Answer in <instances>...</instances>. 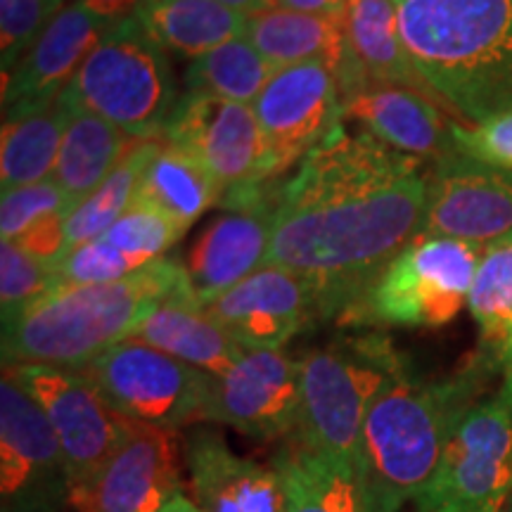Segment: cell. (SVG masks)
<instances>
[{"mask_svg": "<svg viewBox=\"0 0 512 512\" xmlns=\"http://www.w3.org/2000/svg\"><path fill=\"white\" fill-rule=\"evenodd\" d=\"M422 164L339 121L280 185L266 264L304 278L320 316H342L420 235L430 192Z\"/></svg>", "mask_w": 512, "mask_h": 512, "instance_id": "6da1fadb", "label": "cell"}, {"mask_svg": "<svg viewBox=\"0 0 512 512\" xmlns=\"http://www.w3.org/2000/svg\"><path fill=\"white\" fill-rule=\"evenodd\" d=\"M415 72L460 124L512 112V0H394Z\"/></svg>", "mask_w": 512, "mask_h": 512, "instance_id": "7a4b0ae2", "label": "cell"}, {"mask_svg": "<svg viewBox=\"0 0 512 512\" xmlns=\"http://www.w3.org/2000/svg\"><path fill=\"white\" fill-rule=\"evenodd\" d=\"M491 375L477 356L465 373L441 382H427L406 368L375 396L356 460L370 510L399 512L408 501H418L458 420L479 401Z\"/></svg>", "mask_w": 512, "mask_h": 512, "instance_id": "3957f363", "label": "cell"}, {"mask_svg": "<svg viewBox=\"0 0 512 512\" xmlns=\"http://www.w3.org/2000/svg\"><path fill=\"white\" fill-rule=\"evenodd\" d=\"M183 292H192L188 275L174 259L152 261L114 283L53 287L3 325V366L86 368L131 337L159 304Z\"/></svg>", "mask_w": 512, "mask_h": 512, "instance_id": "277c9868", "label": "cell"}, {"mask_svg": "<svg viewBox=\"0 0 512 512\" xmlns=\"http://www.w3.org/2000/svg\"><path fill=\"white\" fill-rule=\"evenodd\" d=\"M62 100L98 114L131 138L155 140L164 136L181 95L166 50L131 15L102 34Z\"/></svg>", "mask_w": 512, "mask_h": 512, "instance_id": "5b68a950", "label": "cell"}, {"mask_svg": "<svg viewBox=\"0 0 512 512\" xmlns=\"http://www.w3.org/2000/svg\"><path fill=\"white\" fill-rule=\"evenodd\" d=\"M299 361L302 418L294 437L323 456L356 467L370 403L408 368V361L384 335L342 337Z\"/></svg>", "mask_w": 512, "mask_h": 512, "instance_id": "8992f818", "label": "cell"}, {"mask_svg": "<svg viewBox=\"0 0 512 512\" xmlns=\"http://www.w3.org/2000/svg\"><path fill=\"white\" fill-rule=\"evenodd\" d=\"M482 245L418 235L342 313L351 325L441 328L470 302Z\"/></svg>", "mask_w": 512, "mask_h": 512, "instance_id": "52a82bcc", "label": "cell"}, {"mask_svg": "<svg viewBox=\"0 0 512 512\" xmlns=\"http://www.w3.org/2000/svg\"><path fill=\"white\" fill-rule=\"evenodd\" d=\"M512 498V401L498 389L458 420L415 512H503Z\"/></svg>", "mask_w": 512, "mask_h": 512, "instance_id": "ba28073f", "label": "cell"}, {"mask_svg": "<svg viewBox=\"0 0 512 512\" xmlns=\"http://www.w3.org/2000/svg\"><path fill=\"white\" fill-rule=\"evenodd\" d=\"M81 370L128 420L174 432L202 420L211 375L138 339H124Z\"/></svg>", "mask_w": 512, "mask_h": 512, "instance_id": "9c48e42d", "label": "cell"}, {"mask_svg": "<svg viewBox=\"0 0 512 512\" xmlns=\"http://www.w3.org/2000/svg\"><path fill=\"white\" fill-rule=\"evenodd\" d=\"M339 79L328 62H302L275 69L254 102L264 140L259 183H278L302 164L339 124Z\"/></svg>", "mask_w": 512, "mask_h": 512, "instance_id": "30bf717a", "label": "cell"}, {"mask_svg": "<svg viewBox=\"0 0 512 512\" xmlns=\"http://www.w3.org/2000/svg\"><path fill=\"white\" fill-rule=\"evenodd\" d=\"M3 370L43 408L67 458L72 491L86 486L124 439L128 418L114 411L81 368L17 363Z\"/></svg>", "mask_w": 512, "mask_h": 512, "instance_id": "8fae6325", "label": "cell"}, {"mask_svg": "<svg viewBox=\"0 0 512 512\" xmlns=\"http://www.w3.org/2000/svg\"><path fill=\"white\" fill-rule=\"evenodd\" d=\"M72 479L46 413L3 370L0 380V498L3 512H62Z\"/></svg>", "mask_w": 512, "mask_h": 512, "instance_id": "7c38bea8", "label": "cell"}, {"mask_svg": "<svg viewBox=\"0 0 512 512\" xmlns=\"http://www.w3.org/2000/svg\"><path fill=\"white\" fill-rule=\"evenodd\" d=\"M302 418V361L283 349H245L226 373L211 375L202 420L247 437H294Z\"/></svg>", "mask_w": 512, "mask_h": 512, "instance_id": "4fadbf2b", "label": "cell"}, {"mask_svg": "<svg viewBox=\"0 0 512 512\" xmlns=\"http://www.w3.org/2000/svg\"><path fill=\"white\" fill-rule=\"evenodd\" d=\"M183 496L181 437L174 430L128 422V430L91 482L72 491L74 512H164Z\"/></svg>", "mask_w": 512, "mask_h": 512, "instance_id": "5bb4252c", "label": "cell"}, {"mask_svg": "<svg viewBox=\"0 0 512 512\" xmlns=\"http://www.w3.org/2000/svg\"><path fill=\"white\" fill-rule=\"evenodd\" d=\"M164 140L200 159L223 195L259 183L264 140L252 105L185 91Z\"/></svg>", "mask_w": 512, "mask_h": 512, "instance_id": "9a60e30c", "label": "cell"}, {"mask_svg": "<svg viewBox=\"0 0 512 512\" xmlns=\"http://www.w3.org/2000/svg\"><path fill=\"white\" fill-rule=\"evenodd\" d=\"M512 233V171L453 152L430 169L420 235L489 247Z\"/></svg>", "mask_w": 512, "mask_h": 512, "instance_id": "2e32d148", "label": "cell"}, {"mask_svg": "<svg viewBox=\"0 0 512 512\" xmlns=\"http://www.w3.org/2000/svg\"><path fill=\"white\" fill-rule=\"evenodd\" d=\"M242 349H283L320 316L313 287L283 266L264 264L204 306Z\"/></svg>", "mask_w": 512, "mask_h": 512, "instance_id": "e0dca14e", "label": "cell"}, {"mask_svg": "<svg viewBox=\"0 0 512 512\" xmlns=\"http://www.w3.org/2000/svg\"><path fill=\"white\" fill-rule=\"evenodd\" d=\"M339 110L380 143L422 162L430 159L434 164L458 152L453 121L441 114L430 93L418 88L363 79L342 93Z\"/></svg>", "mask_w": 512, "mask_h": 512, "instance_id": "ac0fdd59", "label": "cell"}, {"mask_svg": "<svg viewBox=\"0 0 512 512\" xmlns=\"http://www.w3.org/2000/svg\"><path fill=\"white\" fill-rule=\"evenodd\" d=\"M110 27L112 22L93 15L79 0L62 5L12 74H5V112L60 98L76 69Z\"/></svg>", "mask_w": 512, "mask_h": 512, "instance_id": "d6986e66", "label": "cell"}, {"mask_svg": "<svg viewBox=\"0 0 512 512\" xmlns=\"http://www.w3.org/2000/svg\"><path fill=\"white\" fill-rule=\"evenodd\" d=\"M185 470L202 512H285V489L273 465L238 456L216 430L190 432Z\"/></svg>", "mask_w": 512, "mask_h": 512, "instance_id": "ffe728a7", "label": "cell"}, {"mask_svg": "<svg viewBox=\"0 0 512 512\" xmlns=\"http://www.w3.org/2000/svg\"><path fill=\"white\" fill-rule=\"evenodd\" d=\"M275 204L230 209L202 230L185 256L190 290L202 306L233 290L268 259Z\"/></svg>", "mask_w": 512, "mask_h": 512, "instance_id": "44dd1931", "label": "cell"}, {"mask_svg": "<svg viewBox=\"0 0 512 512\" xmlns=\"http://www.w3.org/2000/svg\"><path fill=\"white\" fill-rule=\"evenodd\" d=\"M128 339L150 344L207 375L226 373L245 351L204 311L192 292L159 304Z\"/></svg>", "mask_w": 512, "mask_h": 512, "instance_id": "7402d4cb", "label": "cell"}, {"mask_svg": "<svg viewBox=\"0 0 512 512\" xmlns=\"http://www.w3.org/2000/svg\"><path fill=\"white\" fill-rule=\"evenodd\" d=\"M285 489V512H373L354 465L290 437L271 460Z\"/></svg>", "mask_w": 512, "mask_h": 512, "instance_id": "603a6c76", "label": "cell"}, {"mask_svg": "<svg viewBox=\"0 0 512 512\" xmlns=\"http://www.w3.org/2000/svg\"><path fill=\"white\" fill-rule=\"evenodd\" d=\"M467 306L479 328L477 358L503 377L512 401V233L484 249Z\"/></svg>", "mask_w": 512, "mask_h": 512, "instance_id": "cb8c5ba5", "label": "cell"}, {"mask_svg": "<svg viewBox=\"0 0 512 512\" xmlns=\"http://www.w3.org/2000/svg\"><path fill=\"white\" fill-rule=\"evenodd\" d=\"M245 38L273 69L302 62H328L339 72L349 53L344 22L287 8L247 17Z\"/></svg>", "mask_w": 512, "mask_h": 512, "instance_id": "d4e9b609", "label": "cell"}, {"mask_svg": "<svg viewBox=\"0 0 512 512\" xmlns=\"http://www.w3.org/2000/svg\"><path fill=\"white\" fill-rule=\"evenodd\" d=\"M69 112L62 95L43 105L5 112L0 147L3 192L53 178Z\"/></svg>", "mask_w": 512, "mask_h": 512, "instance_id": "484cf974", "label": "cell"}, {"mask_svg": "<svg viewBox=\"0 0 512 512\" xmlns=\"http://www.w3.org/2000/svg\"><path fill=\"white\" fill-rule=\"evenodd\" d=\"M133 17L164 50L190 60L245 36L247 29V15L216 0H143Z\"/></svg>", "mask_w": 512, "mask_h": 512, "instance_id": "4316f807", "label": "cell"}, {"mask_svg": "<svg viewBox=\"0 0 512 512\" xmlns=\"http://www.w3.org/2000/svg\"><path fill=\"white\" fill-rule=\"evenodd\" d=\"M69 121L57 155L53 181L76 209L124 162L131 136L119 126L86 110L69 107Z\"/></svg>", "mask_w": 512, "mask_h": 512, "instance_id": "83f0119b", "label": "cell"}, {"mask_svg": "<svg viewBox=\"0 0 512 512\" xmlns=\"http://www.w3.org/2000/svg\"><path fill=\"white\" fill-rule=\"evenodd\" d=\"M136 200L164 211L188 230L204 211L223 200V190L200 159L164 140L157 143L140 176Z\"/></svg>", "mask_w": 512, "mask_h": 512, "instance_id": "f1b7e54d", "label": "cell"}, {"mask_svg": "<svg viewBox=\"0 0 512 512\" xmlns=\"http://www.w3.org/2000/svg\"><path fill=\"white\" fill-rule=\"evenodd\" d=\"M344 34L351 55L370 81L399 83L430 93L401 41L394 0H349Z\"/></svg>", "mask_w": 512, "mask_h": 512, "instance_id": "f546056e", "label": "cell"}, {"mask_svg": "<svg viewBox=\"0 0 512 512\" xmlns=\"http://www.w3.org/2000/svg\"><path fill=\"white\" fill-rule=\"evenodd\" d=\"M273 74L271 62L245 36H240L190 60L183 83L188 93L216 95L252 105Z\"/></svg>", "mask_w": 512, "mask_h": 512, "instance_id": "4dcf8cb0", "label": "cell"}, {"mask_svg": "<svg viewBox=\"0 0 512 512\" xmlns=\"http://www.w3.org/2000/svg\"><path fill=\"white\" fill-rule=\"evenodd\" d=\"M157 143L159 140L155 138L131 147L124 162L114 169V174L88 200L72 209V214L67 216V249L64 252L102 238L126 214L136 200L140 176H143Z\"/></svg>", "mask_w": 512, "mask_h": 512, "instance_id": "1f68e13d", "label": "cell"}, {"mask_svg": "<svg viewBox=\"0 0 512 512\" xmlns=\"http://www.w3.org/2000/svg\"><path fill=\"white\" fill-rule=\"evenodd\" d=\"M183 233L185 230L169 214L133 200L126 214L102 238L121 252L136 256L145 264H152L169 252L183 238Z\"/></svg>", "mask_w": 512, "mask_h": 512, "instance_id": "d6a6232c", "label": "cell"}, {"mask_svg": "<svg viewBox=\"0 0 512 512\" xmlns=\"http://www.w3.org/2000/svg\"><path fill=\"white\" fill-rule=\"evenodd\" d=\"M55 287L53 266L36 259L15 242L0 245V309L3 325L22 316L31 304Z\"/></svg>", "mask_w": 512, "mask_h": 512, "instance_id": "836d02e7", "label": "cell"}, {"mask_svg": "<svg viewBox=\"0 0 512 512\" xmlns=\"http://www.w3.org/2000/svg\"><path fill=\"white\" fill-rule=\"evenodd\" d=\"M145 266L150 264L121 252V249L110 245L105 238H98L64 252L53 266V278L55 287L100 285L124 280Z\"/></svg>", "mask_w": 512, "mask_h": 512, "instance_id": "e575fe53", "label": "cell"}, {"mask_svg": "<svg viewBox=\"0 0 512 512\" xmlns=\"http://www.w3.org/2000/svg\"><path fill=\"white\" fill-rule=\"evenodd\" d=\"M72 202L64 195L53 178L24 185V188L5 190L0 202V233L5 242L22 240L29 230L57 214H72Z\"/></svg>", "mask_w": 512, "mask_h": 512, "instance_id": "d590c367", "label": "cell"}, {"mask_svg": "<svg viewBox=\"0 0 512 512\" xmlns=\"http://www.w3.org/2000/svg\"><path fill=\"white\" fill-rule=\"evenodd\" d=\"M62 0H0V50L5 74L15 69L46 29Z\"/></svg>", "mask_w": 512, "mask_h": 512, "instance_id": "8d00e7d4", "label": "cell"}, {"mask_svg": "<svg viewBox=\"0 0 512 512\" xmlns=\"http://www.w3.org/2000/svg\"><path fill=\"white\" fill-rule=\"evenodd\" d=\"M453 140L460 155L512 171V112H501L479 124L453 121Z\"/></svg>", "mask_w": 512, "mask_h": 512, "instance_id": "74e56055", "label": "cell"}, {"mask_svg": "<svg viewBox=\"0 0 512 512\" xmlns=\"http://www.w3.org/2000/svg\"><path fill=\"white\" fill-rule=\"evenodd\" d=\"M280 8L344 22L347 19L349 0H280Z\"/></svg>", "mask_w": 512, "mask_h": 512, "instance_id": "f35d334b", "label": "cell"}, {"mask_svg": "<svg viewBox=\"0 0 512 512\" xmlns=\"http://www.w3.org/2000/svg\"><path fill=\"white\" fill-rule=\"evenodd\" d=\"M79 3L107 22H119V19L131 17L143 0H79Z\"/></svg>", "mask_w": 512, "mask_h": 512, "instance_id": "ab89813d", "label": "cell"}, {"mask_svg": "<svg viewBox=\"0 0 512 512\" xmlns=\"http://www.w3.org/2000/svg\"><path fill=\"white\" fill-rule=\"evenodd\" d=\"M216 3L226 5V8L235 10V12H242V15H247V17L259 15V12H266L273 8H280V0H216Z\"/></svg>", "mask_w": 512, "mask_h": 512, "instance_id": "60d3db41", "label": "cell"}, {"mask_svg": "<svg viewBox=\"0 0 512 512\" xmlns=\"http://www.w3.org/2000/svg\"><path fill=\"white\" fill-rule=\"evenodd\" d=\"M164 512H202V510L197 508V503L192 501V498L178 496V498H174V501L169 503V508H166Z\"/></svg>", "mask_w": 512, "mask_h": 512, "instance_id": "b9f144b4", "label": "cell"}, {"mask_svg": "<svg viewBox=\"0 0 512 512\" xmlns=\"http://www.w3.org/2000/svg\"><path fill=\"white\" fill-rule=\"evenodd\" d=\"M503 512H512V498L508 501V505H505V508H503Z\"/></svg>", "mask_w": 512, "mask_h": 512, "instance_id": "7bdbcfd3", "label": "cell"}]
</instances>
